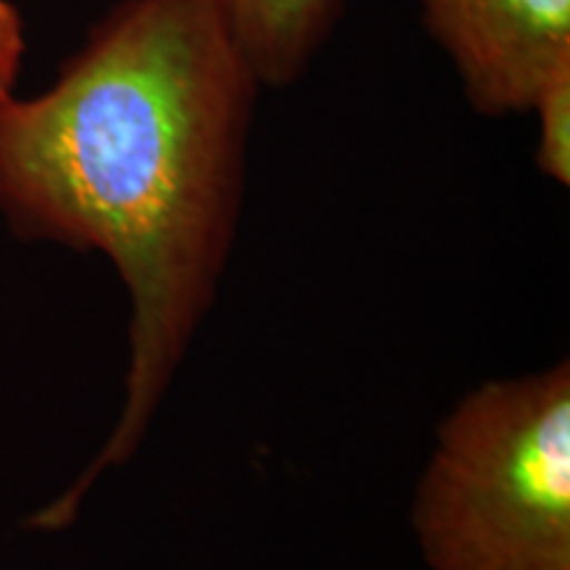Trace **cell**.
Listing matches in <instances>:
<instances>
[{
	"label": "cell",
	"mask_w": 570,
	"mask_h": 570,
	"mask_svg": "<svg viewBox=\"0 0 570 570\" xmlns=\"http://www.w3.org/2000/svg\"><path fill=\"white\" fill-rule=\"evenodd\" d=\"M265 88H291L309 71L352 0H219Z\"/></svg>",
	"instance_id": "cell-4"
},
{
	"label": "cell",
	"mask_w": 570,
	"mask_h": 570,
	"mask_svg": "<svg viewBox=\"0 0 570 570\" xmlns=\"http://www.w3.org/2000/svg\"><path fill=\"white\" fill-rule=\"evenodd\" d=\"M24 51V19L11 0H0V101L13 96Z\"/></svg>",
	"instance_id": "cell-6"
},
{
	"label": "cell",
	"mask_w": 570,
	"mask_h": 570,
	"mask_svg": "<svg viewBox=\"0 0 570 570\" xmlns=\"http://www.w3.org/2000/svg\"><path fill=\"white\" fill-rule=\"evenodd\" d=\"M420 13L483 117L531 114L570 67V0H420Z\"/></svg>",
	"instance_id": "cell-3"
},
{
	"label": "cell",
	"mask_w": 570,
	"mask_h": 570,
	"mask_svg": "<svg viewBox=\"0 0 570 570\" xmlns=\"http://www.w3.org/2000/svg\"><path fill=\"white\" fill-rule=\"evenodd\" d=\"M262 88L219 0H119L51 88L0 101L6 223L104 254L132 304L122 415L35 529L71 523L146 436L230 252Z\"/></svg>",
	"instance_id": "cell-1"
},
{
	"label": "cell",
	"mask_w": 570,
	"mask_h": 570,
	"mask_svg": "<svg viewBox=\"0 0 570 570\" xmlns=\"http://www.w3.org/2000/svg\"><path fill=\"white\" fill-rule=\"evenodd\" d=\"M539 125L537 169L552 183L570 185V67L554 71L531 109Z\"/></svg>",
	"instance_id": "cell-5"
},
{
	"label": "cell",
	"mask_w": 570,
	"mask_h": 570,
	"mask_svg": "<svg viewBox=\"0 0 570 570\" xmlns=\"http://www.w3.org/2000/svg\"><path fill=\"white\" fill-rule=\"evenodd\" d=\"M428 570H570V367L470 391L412 504Z\"/></svg>",
	"instance_id": "cell-2"
}]
</instances>
